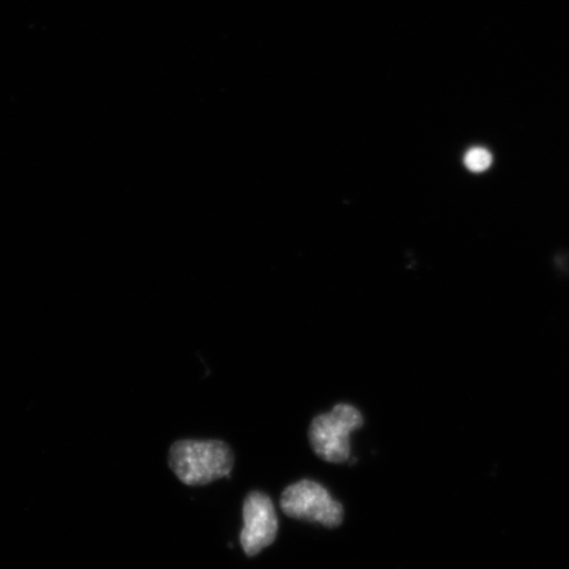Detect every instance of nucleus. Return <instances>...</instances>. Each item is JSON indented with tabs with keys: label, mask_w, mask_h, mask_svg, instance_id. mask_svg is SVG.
<instances>
[{
	"label": "nucleus",
	"mask_w": 569,
	"mask_h": 569,
	"mask_svg": "<svg viewBox=\"0 0 569 569\" xmlns=\"http://www.w3.org/2000/svg\"><path fill=\"white\" fill-rule=\"evenodd\" d=\"M169 467L187 486H208L230 478L233 453L220 440H180L170 447Z\"/></svg>",
	"instance_id": "1"
},
{
	"label": "nucleus",
	"mask_w": 569,
	"mask_h": 569,
	"mask_svg": "<svg viewBox=\"0 0 569 569\" xmlns=\"http://www.w3.org/2000/svg\"><path fill=\"white\" fill-rule=\"evenodd\" d=\"M365 426L361 412L348 403H339L330 412L312 419L309 440L312 451L325 461L346 462L351 458L350 437Z\"/></svg>",
	"instance_id": "2"
},
{
	"label": "nucleus",
	"mask_w": 569,
	"mask_h": 569,
	"mask_svg": "<svg viewBox=\"0 0 569 569\" xmlns=\"http://www.w3.org/2000/svg\"><path fill=\"white\" fill-rule=\"evenodd\" d=\"M280 507L290 518L318 522L325 528L336 529L343 523V507L316 481L301 480L284 489Z\"/></svg>",
	"instance_id": "3"
},
{
	"label": "nucleus",
	"mask_w": 569,
	"mask_h": 569,
	"mask_svg": "<svg viewBox=\"0 0 569 569\" xmlns=\"http://www.w3.org/2000/svg\"><path fill=\"white\" fill-rule=\"evenodd\" d=\"M243 519L240 545L248 557H256L274 542L279 531V519L270 497L258 490L249 493L243 505Z\"/></svg>",
	"instance_id": "4"
},
{
	"label": "nucleus",
	"mask_w": 569,
	"mask_h": 569,
	"mask_svg": "<svg viewBox=\"0 0 569 569\" xmlns=\"http://www.w3.org/2000/svg\"><path fill=\"white\" fill-rule=\"evenodd\" d=\"M493 163V156L487 148L473 147L465 156V166L469 172H486Z\"/></svg>",
	"instance_id": "5"
}]
</instances>
